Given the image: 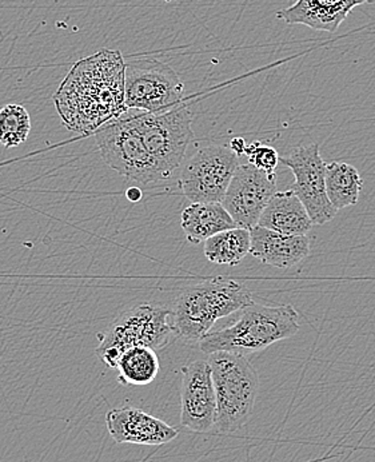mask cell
Masks as SVG:
<instances>
[{"mask_svg":"<svg viewBox=\"0 0 375 462\" xmlns=\"http://www.w3.org/2000/svg\"><path fill=\"white\" fill-rule=\"evenodd\" d=\"M252 303V291L243 283L213 278L179 294L171 311L172 327L177 337L199 344L218 319L244 310Z\"/></svg>","mask_w":375,"mask_h":462,"instance_id":"7a4b0ae2","label":"cell"},{"mask_svg":"<svg viewBox=\"0 0 375 462\" xmlns=\"http://www.w3.org/2000/svg\"><path fill=\"white\" fill-rule=\"evenodd\" d=\"M252 250V233L243 227L222 231L205 242V257L215 264L237 266Z\"/></svg>","mask_w":375,"mask_h":462,"instance_id":"d6986e66","label":"cell"},{"mask_svg":"<svg viewBox=\"0 0 375 462\" xmlns=\"http://www.w3.org/2000/svg\"><path fill=\"white\" fill-rule=\"evenodd\" d=\"M218 416L216 433H234L252 419L260 392V377L247 357L229 352L208 355Z\"/></svg>","mask_w":375,"mask_h":462,"instance_id":"277c9868","label":"cell"},{"mask_svg":"<svg viewBox=\"0 0 375 462\" xmlns=\"http://www.w3.org/2000/svg\"><path fill=\"white\" fill-rule=\"evenodd\" d=\"M299 327V314L293 305L252 303L244 309L232 327L206 334L199 341V347L207 356L229 352L247 357L265 350L275 342L291 338L298 333Z\"/></svg>","mask_w":375,"mask_h":462,"instance_id":"3957f363","label":"cell"},{"mask_svg":"<svg viewBox=\"0 0 375 462\" xmlns=\"http://www.w3.org/2000/svg\"><path fill=\"white\" fill-rule=\"evenodd\" d=\"M124 71L119 50L103 49L71 67L52 98L69 132L94 134L126 113Z\"/></svg>","mask_w":375,"mask_h":462,"instance_id":"6da1fadb","label":"cell"},{"mask_svg":"<svg viewBox=\"0 0 375 462\" xmlns=\"http://www.w3.org/2000/svg\"><path fill=\"white\" fill-rule=\"evenodd\" d=\"M94 135L105 165L122 177L139 185L165 180L141 136L123 116L107 122Z\"/></svg>","mask_w":375,"mask_h":462,"instance_id":"ba28073f","label":"cell"},{"mask_svg":"<svg viewBox=\"0 0 375 462\" xmlns=\"http://www.w3.org/2000/svg\"><path fill=\"white\" fill-rule=\"evenodd\" d=\"M280 163L293 172L296 182L290 189L304 203L314 225H325L333 221L338 211L327 196V163L322 160L318 144L296 147L290 154L280 157Z\"/></svg>","mask_w":375,"mask_h":462,"instance_id":"30bf717a","label":"cell"},{"mask_svg":"<svg viewBox=\"0 0 375 462\" xmlns=\"http://www.w3.org/2000/svg\"><path fill=\"white\" fill-rule=\"evenodd\" d=\"M171 310L163 306L142 303L122 313L103 336L96 356L103 364L116 369L124 352L134 346L165 349L177 338L169 322Z\"/></svg>","mask_w":375,"mask_h":462,"instance_id":"8992f818","label":"cell"},{"mask_svg":"<svg viewBox=\"0 0 375 462\" xmlns=\"http://www.w3.org/2000/svg\"><path fill=\"white\" fill-rule=\"evenodd\" d=\"M258 225L288 236H307L308 231L313 229L314 222L301 199L288 189L274 194Z\"/></svg>","mask_w":375,"mask_h":462,"instance_id":"2e32d148","label":"cell"},{"mask_svg":"<svg viewBox=\"0 0 375 462\" xmlns=\"http://www.w3.org/2000/svg\"><path fill=\"white\" fill-rule=\"evenodd\" d=\"M118 381L122 385H149L160 370V358L154 349L134 346L124 352L119 360Z\"/></svg>","mask_w":375,"mask_h":462,"instance_id":"ffe728a7","label":"cell"},{"mask_svg":"<svg viewBox=\"0 0 375 462\" xmlns=\"http://www.w3.org/2000/svg\"><path fill=\"white\" fill-rule=\"evenodd\" d=\"M362 188L363 180L357 167L346 162L327 163V196L335 210L357 205Z\"/></svg>","mask_w":375,"mask_h":462,"instance_id":"ac0fdd59","label":"cell"},{"mask_svg":"<svg viewBox=\"0 0 375 462\" xmlns=\"http://www.w3.org/2000/svg\"><path fill=\"white\" fill-rule=\"evenodd\" d=\"M105 427L116 444L160 447L178 437L175 428L134 406H123L108 411L105 414Z\"/></svg>","mask_w":375,"mask_h":462,"instance_id":"4fadbf2b","label":"cell"},{"mask_svg":"<svg viewBox=\"0 0 375 462\" xmlns=\"http://www.w3.org/2000/svg\"><path fill=\"white\" fill-rule=\"evenodd\" d=\"M373 5L375 0H297L278 11V19L288 24H302L316 32L334 33L358 5Z\"/></svg>","mask_w":375,"mask_h":462,"instance_id":"5bb4252c","label":"cell"},{"mask_svg":"<svg viewBox=\"0 0 375 462\" xmlns=\"http://www.w3.org/2000/svg\"><path fill=\"white\" fill-rule=\"evenodd\" d=\"M126 197L130 202L137 203L142 199V197H143V193H142V190L139 188H132L126 191Z\"/></svg>","mask_w":375,"mask_h":462,"instance_id":"cb8c5ba5","label":"cell"},{"mask_svg":"<svg viewBox=\"0 0 375 462\" xmlns=\"http://www.w3.org/2000/svg\"><path fill=\"white\" fill-rule=\"evenodd\" d=\"M246 142H244L243 138H237L232 139V142H230V150H232L233 152H234L235 155H238V157H242V155H244V150H246Z\"/></svg>","mask_w":375,"mask_h":462,"instance_id":"603a6c76","label":"cell"},{"mask_svg":"<svg viewBox=\"0 0 375 462\" xmlns=\"http://www.w3.org/2000/svg\"><path fill=\"white\" fill-rule=\"evenodd\" d=\"M185 85L174 69L157 60L126 62L124 105L127 110L160 113L182 105Z\"/></svg>","mask_w":375,"mask_h":462,"instance_id":"52a82bcc","label":"cell"},{"mask_svg":"<svg viewBox=\"0 0 375 462\" xmlns=\"http://www.w3.org/2000/svg\"><path fill=\"white\" fill-rule=\"evenodd\" d=\"M244 155L249 158L250 165L263 170L269 174H275L277 167L280 163V157L273 146L261 143V142H252L247 144L244 150Z\"/></svg>","mask_w":375,"mask_h":462,"instance_id":"7402d4cb","label":"cell"},{"mask_svg":"<svg viewBox=\"0 0 375 462\" xmlns=\"http://www.w3.org/2000/svg\"><path fill=\"white\" fill-rule=\"evenodd\" d=\"M239 167L230 147L210 144L183 163L179 188L191 203H222Z\"/></svg>","mask_w":375,"mask_h":462,"instance_id":"9c48e42d","label":"cell"},{"mask_svg":"<svg viewBox=\"0 0 375 462\" xmlns=\"http://www.w3.org/2000/svg\"><path fill=\"white\" fill-rule=\"evenodd\" d=\"M275 193L277 174H269L247 163L239 165L222 205L238 227L252 230L258 226L261 216Z\"/></svg>","mask_w":375,"mask_h":462,"instance_id":"8fae6325","label":"cell"},{"mask_svg":"<svg viewBox=\"0 0 375 462\" xmlns=\"http://www.w3.org/2000/svg\"><path fill=\"white\" fill-rule=\"evenodd\" d=\"M180 226L188 241L198 245L238 225L222 203H191L183 210Z\"/></svg>","mask_w":375,"mask_h":462,"instance_id":"e0dca14e","label":"cell"},{"mask_svg":"<svg viewBox=\"0 0 375 462\" xmlns=\"http://www.w3.org/2000/svg\"><path fill=\"white\" fill-rule=\"evenodd\" d=\"M218 416L213 373L208 361H194L182 369L180 424L196 433L215 430Z\"/></svg>","mask_w":375,"mask_h":462,"instance_id":"7c38bea8","label":"cell"},{"mask_svg":"<svg viewBox=\"0 0 375 462\" xmlns=\"http://www.w3.org/2000/svg\"><path fill=\"white\" fill-rule=\"evenodd\" d=\"M32 132V118L26 107L10 103L0 110V143L5 149L21 146Z\"/></svg>","mask_w":375,"mask_h":462,"instance_id":"44dd1931","label":"cell"},{"mask_svg":"<svg viewBox=\"0 0 375 462\" xmlns=\"http://www.w3.org/2000/svg\"><path fill=\"white\" fill-rule=\"evenodd\" d=\"M141 136L163 178L169 180L185 161L193 141V113L185 102L160 113L127 110L122 114Z\"/></svg>","mask_w":375,"mask_h":462,"instance_id":"5b68a950","label":"cell"},{"mask_svg":"<svg viewBox=\"0 0 375 462\" xmlns=\"http://www.w3.org/2000/svg\"><path fill=\"white\" fill-rule=\"evenodd\" d=\"M250 254L258 261L278 269H290L310 255L307 236H288L266 227H252Z\"/></svg>","mask_w":375,"mask_h":462,"instance_id":"9a60e30c","label":"cell"}]
</instances>
